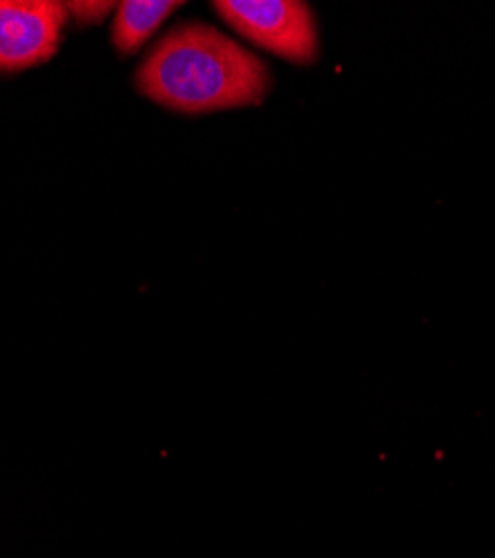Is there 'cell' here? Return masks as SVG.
Here are the masks:
<instances>
[{
	"label": "cell",
	"instance_id": "cell-1",
	"mask_svg": "<svg viewBox=\"0 0 495 558\" xmlns=\"http://www.w3.org/2000/svg\"><path fill=\"white\" fill-rule=\"evenodd\" d=\"M270 85L273 74L257 54L206 23L170 29L137 70L141 95L182 114L257 106Z\"/></svg>",
	"mask_w": 495,
	"mask_h": 558
},
{
	"label": "cell",
	"instance_id": "cell-2",
	"mask_svg": "<svg viewBox=\"0 0 495 558\" xmlns=\"http://www.w3.org/2000/svg\"><path fill=\"white\" fill-rule=\"evenodd\" d=\"M214 12L257 48L297 65L320 57L318 21L299 0H216Z\"/></svg>",
	"mask_w": 495,
	"mask_h": 558
},
{
	"label": "cell",
	"instance_id": "cell-5",
	"mask_svg": "<svg viewBox=\"0 0 495 558\" xmlns=\"http://www.w3.org/2000/svg\"><path fill=\"white\" fill-rule=\"evenodd\" d=\"M114 8L116 3H65V12L76 25H99Z\"/></svg>",
	"mask_w": 495,
	"mask_h": 558
},
{
	"label": "cell",
	"instance_id": "cell-3",
	"mask_svg": "<svg viewBox=\"0 0 495 558\" xmlns=\"http://www.w3.org/2000/svg\"><path fill=\"white\" fill-rule=\"evenodd\" d=\"M65 19V3L57 0H0V74L50 61L59 52Z\"/></svg>",
	"mask_w": 495,
	"mask_h": 558
},
{
	"label": "cell",
	"instance_id": "cell-4",
	"mask_svg": "<svg viewBox=\"0 0 495 558\" xmlns=\"http://www.w3.org/2000/svg\"><path fill=\"white\" fill-rule=\"evenodd\" d=\"M182 3H161V0H125L116 5L112 43L114 48L129 57L141 50V45L170 19Z\"/></svg>",
	"mask_w": 495,
	"mask_h": 558
}]
</instances>
